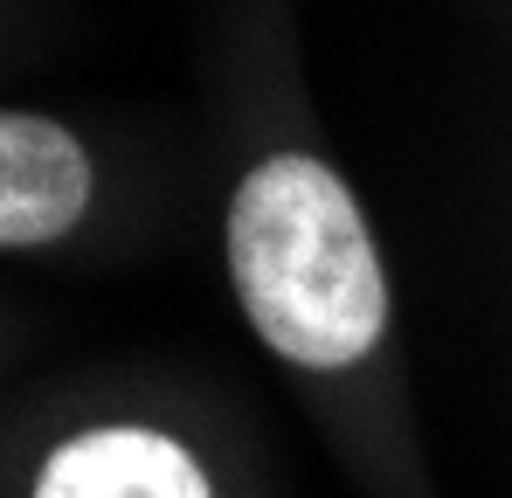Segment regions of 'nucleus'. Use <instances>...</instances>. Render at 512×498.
Wrapping results in <instances>:
<instances>
[{
	"label": "nucleus",
	"instance_id": "3",
	"mask_svg": "<svg viewBox=\"0 0 512 498\" xmlns=\"http://www.w3.org/2000/svg\"><path fill=\"white\" fill-rule=\"evenodd\" d=\"M35 498H208V478L160 429H90L42 464Z\"/></svg>",
	"mask_w": 512,
	"mask_h": 498
},
{
	"label": "nucleus",
	"instance_id": "1",
	"mask_svg": "<svg viewBox=\"0 0 512 498\" xmlns=\"http://www.w3.org/2000/svg\"><path fill=\"white\" fill-rule=\"evenodd\" d=\"M229 270L250 326L305 367H346L388 326L381 256L340 173L277 153L236 187Z\"/></svg>",
	"mask_w": 512,
	"mask_h": 498
},
{
	"label": "nucleus",
	"instance_id": "2",
	"mask_svg": "<svg viewBox=\"0 0 512 498\" xmlns=\"http://www.w3.org/2000/svg\"><path fill=\"white\" fill-rule=\"evenodd\" d=\"M90 201L84 146L28 111H0V249H35L77 229Z\"/></svg>",
	"mask_w": 512,
	"mask_h": 498
}]
</instances>
